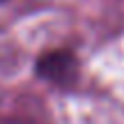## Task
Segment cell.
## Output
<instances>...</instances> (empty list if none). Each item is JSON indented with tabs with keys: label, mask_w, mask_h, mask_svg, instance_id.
I'll return each instance as SVG.
<instances>
[{
	"label": "cell",
	"mask_w": 124,
	"mask_h": 124,
	"mask_svg": "<svg viewBox=\"0 0 124 124\" xmlns=\"http://www.w3.org/2000/svg\"><path fill=\"white\" fill-rule=\"evenodd\" d=\"M37 71H39L41 78L53 80V83H64V80L74 78L76 71V62L71 58V53H64V51H55V53H48L39 60L37 64Z\"/></svg>",
	"instance_id": "cell-1"
},
{
	"label": "cell",
	"mask_w": 124,
	"mask_h": 124,
	"mask_svg": "<svg viewBox=\"0 0 124 124\" xmlns=\"http://www.w3.org/2000/svg\"><path fill=\"white\" fill-rule=\"evenodd\" d=\"M0 2H7V0H0Z\"/></svg>",
	"instance_id": "cell-2"
}]
</instances>
